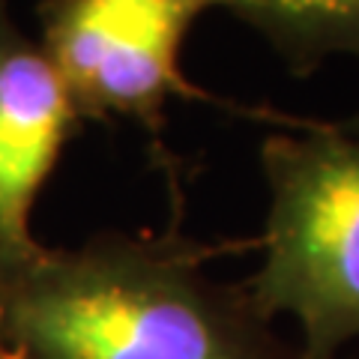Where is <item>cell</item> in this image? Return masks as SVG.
<instances>
[{"instance_id": "277c9868", "label": "cell", "mask_w": 359, "mask_h": 359, "mask_svg": "<svg viewBox=\"0 0 359 359\" xmlns=\"http://www.w3.org/2000/svg\"><path fill=\"white\" fill-rule=\"evenodd\" d=\"M81 120L57 66L0 0V264L39 249L30 212Z\"/></svg>"}, {"instance_id": "5b68a950", "label": "cell", "mask_w": 359, "mask_h": 359, "mask_svg": "<svg viewBox=\"0 0 359 359\" xmlns=\"http://www.w3.org/2000/svg\"><path fill=\"white\" fill-rule=\"evenodd\" d=\"M224 9L261 33L297 78L330 57L359 60V0H224Z\"/></svg>"}, {"instance_id": "8992f818", "label": "cell", "mask_w": 359, "mask_h": 359, "mask_svg": "<svg viewBox=\"0 0 359 359\" xmlns=\"http://www.w3.org/2000/svg\"><path fill=\"white\" fill-rule=\"evenodd\" d=\"M0 359H15V356H9V353H4V351H0Z\"/></svg>"}, {"instance_id": "7a4b0ae2", "label": "cell", "mask_w": 359, "mask_h": 359, "mask_svg": "<svg viewBox=\"0 0 359 359\" xmlns=\"http://www.w3.org/2000/svg\"><path fill=\"white\" fill-rule=\"evenodd\" d=\"M264 261L245 282L269 320L299 323V359L359 341V120L266 132Z\"/></svg>"}, {"instance_id": "3957f363", "label": "cell", "mask_w": 359, "mask_h": 359, "mask_svg": "<svg viewBox=\"0 0 359 359\" xmlns=\"http://www.w3.org/2000/svg\"><path fill=\"white\" fill-rule=\"evenodd\" d=\"M224 0H39V45L84 120L126 117L156 141L174 96L219 102L180 72L189 27Z\"/></svg>"}, {"instance_id": "6da1fadb", "label": "cell", "mask_w": 359, "mask_h": 359, "mask_svg": "<svg viewBox=\"0 0 359 359\" xmlns=\"http://www.w3.org/2000/svg\"><path fill=\"white\" fill-rule=\"evenodd\" d=\"M212 252L99 233L0 264V351L15 359H299L249 287L204 273Z\"/></svg>"}]
</instances>
